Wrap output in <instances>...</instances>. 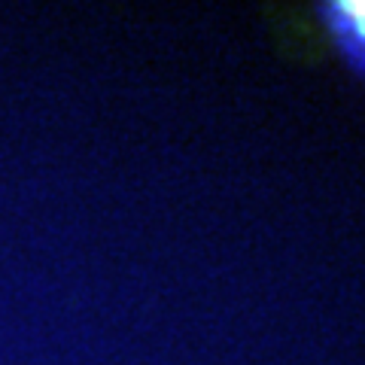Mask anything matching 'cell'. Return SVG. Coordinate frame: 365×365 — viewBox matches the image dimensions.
<instances>
[{"mask_svg":"<svg viewBox=\"0 0 365 365\" xmlns=\"http://www.w3.org/2000/svg\"><path fill=\"white\" fill-rule=\"evenodd\" d=\"M323 16L344 58L365 73V0H338L323 9Z\"/></svg>","mask_w":365,"mask_h":365,"instance_id":"1","label":"cell"}]
</instances>
